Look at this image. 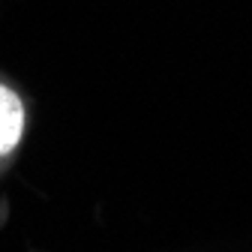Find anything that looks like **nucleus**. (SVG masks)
Masks as SVG:
<instances>
[{"mask_svg": "<svg viewBox=\"0 0 252 252\" xmlns=\"http://www.w3.org/2000/svg\"><path fill=\"white\" fill-rule=\"evenodd\" d=\"M24 126H27V117H24L21 96L9 84L0 81V156H9L21 144Z\"/></svg>", "mask_w": 252, "mask_h": 252, "instance_id": "1", "label": "nucleus"}]
</instances>
